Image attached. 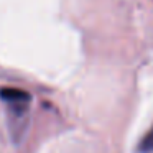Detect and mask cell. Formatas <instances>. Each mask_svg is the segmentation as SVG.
Returning <instances> with one entry per match:
<instances>
[{
    "mask_svg": "<svg viewBox=\"0 0 153 153\" xmlns=\"http://www.w3.org/2000/svg\"><path fill=\"white\" fill-rule=\"evenodd\" d=\"M0 97L4 100H8V102H27L30 99V94L18 89H2L0 91Z\"/></svg>",
    "mask_w": 153,
    "mask_h": 153,
    "instance_id": "cell-1",
    "label": "cell"
},
{
    "mask_svg": "<svg viewBox=\"0 0 153 153\" xmlns=\"http://www.w3.org/2000/svg\"><path fill=\"white\" fill-rule=\"evenodd\" d=\"M142 150H145V152H152L153 150V128L150 130V133L145 137V140H143Z\"/></svg>",
    "mask_w": 153,
    "mask_h": 153,
    "instance_id": "cell-2",
    "label": "cell"
}]
</instances>
